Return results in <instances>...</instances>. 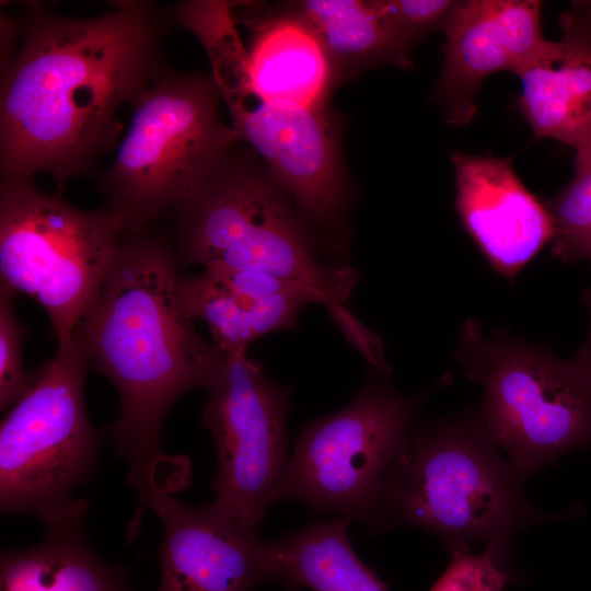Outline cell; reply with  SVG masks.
Returning <instances> with one entry per match:
<instances>
[{"label":"cell","mask_w":591,"mask_h":591,"mask_svg":"<svg viewBox=\"0 0 591 591\" xmlns=\"http://www.w3.org/2000/svg\"><path fill=\"white\" fill-rule=\"evenodd\" d=\"M442 33L443 62L432 99L447 123L463 127L475 118L476 95L484 80L499 71H511V66L487 0L460 1Z\"/></svg>","instance_id":"cell-19"},{"label":"cell","mask_w":591,"mask_h":591,"mask_svg":"<svg viewBox=\"0 0 591 591\" xmlns=\"http://www.w3.org/2000/svg\"><path fill=\"white\" fill-rule=\"evenodd\" d=\"M499 40L517 76L543 51L542 2L537 0H487Z\"/></svg>","instance_id":"cell-22"},{"label":"cell","mask_w":591,"mask_h":591,"mask_svg":"<svg viewBox=\"0 0 591 591\" xmlns=\"http://www.w3.org/2000/svg\"><path fill=\"white\" fill-rule=\"evenodd\" d=\"M499 450L479 413L416 429L389 479L380 530L415 526L451 552L485 542L507 554L515 533L549 517L529 503Z\"/></svg>","instance_id":"cell-4"},{"label":"cell","mask_w":591,"mask_h":591,"mask_svg":"<svg viewBox=\"0 0 591 591\" xmlns=\"http://www.w3.org/2000/svg\"><path fill=\"white\" fill-rule=\"evenodd\" d=\"M286 5L321 40L337 85L376 66H413L412 50L391 31L376 0H301Z\"/></svg>","instance_id":"cell-18"},{"label":"cell","mask_w":591,"mask_h":591,"mask_svg":"<svg viewBox=\"0 0 591 591\" xmlns=\"http://www.w3.org/2000/svg\"><path fill=\"white\" fill-rule=\"evenodd\" d=\"M351 522L334 517L269 542L271 578L290 591H391L355 552Z\"/></svg>","instance_id":"cell-17"},{"label":"cell","mask_w":591,"mask_h":591,"mask_svg":"<svg viewBox=\"0 0 591 591\" xmlns=\"http://www.w3.org/2000/svg\"><path fill=\"white\" fill-rule=\"evenodd\" d=\"M207 391L201 425L211 433L217 456L212 502L259 529L289 460L286 421L292 391L269 380L246 351L224 355Z\"/></svg>","instance_id":"cell-11"},{"label":"cell","mask_w":591,"mask_h":591,"mask_svg":"<svg viewBox=\"0 0 591 591\" xmlns=\"http://www.w3.org/2000/svg\"><path fill=\"white\" fill-rule=\"evenodd\" d=\"M90 358L72 337L58 343L37 368L28 392L0 427V509L26 512L42 522L77 499L92 476L101 440L89 420L84 381Z\"/></svg>","instance_id":"cell-10"},{"label":"cell","mask_w":591,"mask_h":591,"mask_svg":"<svg viewBox=\"0 0 591 591\" xmlns=\"http://www.w3.org/2000/svg\"><path fill=\"white\" fill-rule=\"evenodd\" d=\"M172 15L202 44L239 141L259 157L303 218L325 227L339 222L348 187L329 108L271 101L256 91L231 3L182 1Z\"/></svg>","instance_id":"cell-5"},{"label":"cell","mask_w":591,"mask_h":591,"mask_svg":"<svg viewBox=\"0 0 591 591\" xmlns=\"http://www.w3.org/2000/svg\"><path fill=\"white\" fill-rule=\"evenodd\" d=\"M129 232L107 206L83 211L33 177L0 181V283L44 308L58 343L72 339Z\"/></svg>","instance_id":"cell-8"},{"label":"cell","mask_w":591,"mask_h":591,"mask_svg":"<svg viewBox=\"0 0 591 591\" xmlns=\"http://www.w3.org/2000/svg\"><path fill=\"white\" fill-rule=\"evenodd\" d=\"M177 257L150 228L129 232L117 248L88 312L72 337L115 386L119 397L111 433L137 493L128 531L139 534L148 499L174 493L189 479L186 463L162 452V427L172 405L195 387H208L224 354L207 343L185 312Z\"/></svg>","instance_id":"cell-2"},{"label":"cell","mask_w":591,"mask_h":591,"mask_svg":"<svg viewBox=\"0 0 591 591\" xmlns=\"http://www.w3.org/2000/svg\"><path fill=\"white\" fill-rule=\"evenodd\" d=\"M161 520L155 591H254L271 578L269 542L213 502L188 507L171 493L148 500Z\"/></svg>","instance_id":"cell-12"},{"label":"cell","mask_w":591,"mask_h":591,"mask_svg":"<svg viewBox=\"0 0 591 591\" xmlns=\"http://www.w3.org/2000/svg\"><path fill=\"white\" fill-rule=\"evenodd\" d=\"M244 22L252 31L246 47L252 84L266 99L327 108L337 88L326 50L312 28L286 4Z\"/></svg>","instance_id":"cell-16"},{"label":"cell","mask_w":591,"mask_h":591,"mask_svg":"<svg viewBox=\"0 0 591 591\" xmlns=\"http://www.w3.org/2000/svg\"><path fill=\"white\" fill-rule=\"evenodd\" d=\"M252 149L235 143L205 185L172 215L177 262L251 270L316 290L340 329L367 359L382 341L345 308L356 283L351 268L316 255L302 216Z\"/></svg>","instance_id":"cell-3"},{"label":"cell","mask_w":591,"mask_h":591,"mask_svg":"<svg viewBox=\"0 0 591 591\" xmlns=\"http://www.w3.org/2000/svg\"><path fill=\"white\" fill-rule=\"evenodd\" d=\"M447 380V379H445ZM431 390L406 396L372 380L340 410L309 421L274 496L381 532L389 479L407 450L410 424Z\"/></svg>","instance_id":"cell-9"},{"label":"cell","mask_w":591,"mask_h":591,"mask_svg":"<svg viewBox=\"0 0 591 591\" xmlns=\"http://www.w3.org/2000/svg\"><path fill=\"white\" fill-rule=\"evenodd\" d=\"M89 501L45 522L43 540L1 553L0 591H136L125 567L103 560L85 533Z\"/></svg>","instance_id":"cell-15"},{"label":"cell","mask_w":591,"mask_h":591,"mask_svg":"<svg viewBox=\"0 0 591 591\" xmlns=\"http://www.w3.org/2000/svg\"><path fill=\"white\" fill-rule=\"evenodd\" d=\"M450 565L429 591H502L509 579L507 555L493 545L474 555L468 548L451 552Z\"/></svg>","instance_id":"cell-24"},{"label":"cell","mask_w":591,"mask_h":591,"mask_svg":"<svg viewBox=\"0 0 591 591\" xmlns=\"http://www.w3.org/2000/svg\"><path fill=\"white\" fill-rule=\"evenodd\" d=\"M211 74L173 70L132 103L131 124L112 164L97 175L106 205L130 232L189 200L240 142L219 113Z\"/></svg>","instance_id":"cell-6"},{"label":"cell","mask_w":591,"mask_h":591,"mask_svg":"<svg viewBox=\"0 0 591 591\" xmlns=\"http://www.w3.org/2000/svg\"><path fill=\"white\" fill-rule=\"evenodd\" d=\"M173 25L171 9L139 0L90 19L38 2L1 14V178L99 175L124 130L118 109L172 71L163 42Z\"/></svg>","instance_id":"cell-1"},{"label":"cell","mask_w":591,"mask_h":591,"mask_svg":"<svg viewBox=\"0 0 591 591\" xmlns=\"http://www.w3.org/2000/svg\"><path fill=\"white\" fill-rule=\"evenodd\" d=\"M581 297L589 314V332L584 344L576 356L581 359L591 371V288L584 289Z\"/></svg>","instance_id":"cell-26"},{"label":"cell","mask_w":591,"mask_h":591,"mask_svg":"<svg viewBox=\"0 0 591 591\" xmlns=\"http://www.w3.org/2000/svg\"><path fill=\"white\" fill-rule=\"evenodd\" d=\"M455 359L483 386L485 429L522 480L569 451L591 447V371L577 356L561 359L505 331L486 336L470 318Z\"/></svg>","instance_id":"cell-7"},{"label":"cell","mask_w":591,"mask_h":591,"mask_svg":"<svg viewBox=\"0 0 591 591\" xmlns=\"http://www.w3.org/2000/svg\"><path fill=\"white\" fill-rule=\"evenodd\" d=\"M512 157L454 152V208L490 266L513 280L553 236L544 199L524 185Z\"/></svg>","instance_id":"cell-13"},{"label":"cell","mask_w":591,"mask_h":591,"mask_svg":"<svg viewBox=\"0 0 591 591\" xmlns=\"http://www.w3.org/2000/svg\"><path fill=\"white\" fill-rule=\"evenodd\" d=\"M178 292L185 312L207 324L212 344L224 355L246 351L256 339L253 308L258 300L232 291L207 269L179 276Z\"/></svg>","instance_id":"cell-20"},{"label":"cell","mask_w":591,"mask_h":591,"mask_svg":"<svg viewBox=\"0 0 591 591\" xmlns=\"http://www.w3.org/2000/svg\"><path fill=\"white\" fill-rule=\"evenodd\" d=\"M16 292L0 283V408L8 410L32 387L37 369L26 372L22 345L27 328L18 320L13 310Z\"/></svg>","instance_id":"cell-23"},{"label":"cell","mask_w":591,"mask_h":591,"mask_svg":"<svg viewBox=\"0 0 591 591\" xmlns=\"http://www.w3.org/2000/svg\"><path fill=\"white\" fill-rule=\"evenodd\" d=\"M544 202L553 225L552 255L568 264H591V162L576 167L573 178Z\"/></svg>","instance_id":"cell-21"},{"label":"cell","mask_w":591,"mask_h":591,"mask_svg":"<svg viewBox=\"0 0 591 591\" xmlns=\"http://www.w3.org/2000/svg\"><path fill=\"white\" fill-rule=\"evenodd\" d=\"M379 9L397 39L409 50L426 36L445 28L460 1L376 0Z\"/></svg>","instance_id":"cell-25"},{"label":"cell","mask_w":591,"mask_h":591,"mask_svg":"<svg viewBox=\"0 0 591 591\" xmlns=\"http://www.w3.org/2000/svg\"><path fill=\"white\" fill-rule=\"evenodd\" d=\"M561 37L548 40L518 77L517 106L535 138L575 149V167L591 162V1L559 16Z\"/></svg>","instance_id":"cell-14"}]
</instances>
